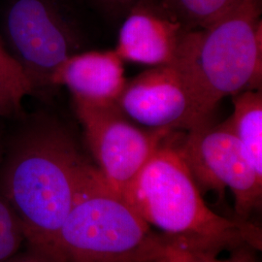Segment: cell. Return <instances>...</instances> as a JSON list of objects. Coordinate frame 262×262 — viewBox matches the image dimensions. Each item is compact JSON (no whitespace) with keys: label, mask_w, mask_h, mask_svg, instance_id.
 <instances>
[{"label":"cell","mask_w":262,"mask_h":262,"mask_svg":"<svg viewBox=\"0 0 262 262\" xmlns=\"http://www.w3.org/2000/svg\"><path fill=\"white\" fill-rule=\"evenodd\" d=\"M117 106L132 122L149 129L188 131L212 122L201 115L174 64L150 67L127 81Z\"/></svg>","instance_id":"cell-8"},{"label":"cell","mask_w":262,"mask_h":262,"mask_svg":"<svg viewBox=\"0 0 262 262\" xmlns=\"http://www.w3.org/2000/svg\"><path fill=\"white\" fill-rule=\"evenodd\" d=\"M3 262H64L61 258L51 253L29 248L28 252L16 253Z\"/></svg>","instance_id":"cell-17"},{"label":"cell","mask_w":262,"mask_h":262,"mask_svg":"<svg viewBox=\"0 0 262 262\" xmlns=\"http://www.w3.org/2000/svg\"><path fill=\"white\" fill-rule=\"evenodd\" d=\"M123 60L115 50L83 51L64 60L52 85H64L74 103L93 107L116 105L126 84Z\"/></svg>","instance_id":"cell-10"},{"label":"cell","mask_w":262,"mask_h":262,"mask_svg":"<svg viewBox=\"0 0 262 262\" xmlns=\"http://www.w3.org/2000/svg\"><path fill=\"white\" fill-rule=\"evenodd\" d=\"M89 149L106 183L120 194L174 132L149 129L132 122L116 105L74 103Z\"/></svg>","instance_id":"cell-7"},{"label":"cell","mask_w":262,"mask_h":262,"mask_svg":"<svg viewBox=\"0 0 262 262\" xmlns=\"http://www.w3.org/2000/svg\"><path fill=\"white\" fill-rule=\"evenodd\" d=\"M94 167L70 131L53 118L39 117L20 132L5 161L1 187L29 248L60 258L59 231Z\"/></svg>","instance_id":"cell-1"},{"label":"cell","mask_w":262,"mask_h":262,"mask_svg":"<svg viewBox=\"0 0 262 262\" xmlns=\"http://www.w3.org/2000/svg\"><path fill=\"white\" fill-rule=\"evenodd\" d=\"M233 114L225 121L241 143L255 171L262 176V91L235 95Z\"/></svg>","instance_id":"cell-11"},{"label":"cell","mask_w":262,"mask_h":262,"mask_svg":"<svg viewBox=\"0 0 262 262\" xmlns=\"http://www.w3.org/2000/svg\"><path fill=\"white\" fill-rule=\"evenodd\" d=\"M64 262H159L186 253L151 229L95 166L59 231Z\"/></svg>","instance_id":"cell-4"},{"label":"cell","mask_w":262,"mask_h":262,"mask_svg":"<svg viewBox=\"0 0 262 262\" xmlns=\"http://www.w3.org/2000/svg\"><path fill=\"white\" fill-rule=\"evenodd\" d=\"M1 28L2 43L32 92L52 86L58 66L85 42L73 0H5Z\"/></svg>","instance_id":"cell-5"},{"label":"cell","mask_w":262,"mask_h":262,"mask_svg":"<svg viewBox=\"0 0 262 262\" xmlns=\"http://www.w3.org/2000/svg\"><path fill=\"white\" fill-rule=\"evenodd\" d=\"M26 241L17 215L4 198H0V262L19 253Z\"/></svg>","instance_id":"cell-13"},{"label":"cell","mask_w":262,"mask_h":262,"mask_svg":"<svg viewBox=\"0 0 262 262\" xmlns=\"http://www.w3.org/2000/svg\"><path fill=\"white\" fill-rule=\"evenodd\" d=\"M173 145L185 161L198 188L234 196L237 219L248 221L261 207L262 176L248 159L226 122H207L187 131Z\"/></svg>","instance_id":"cell-6"},{"label":"cell","mask_w":262,"mask_h":262,"mask_svg":"<svg viewBox=\"0 0 262 262\" xmlns=\"http://www.w3.org/2000/svg\"><path fill=\"white\" fill-rule=\"evenodd\" d=\"M253 248L250 246H242L235 249V253L227 259H217L215 255L207 254H191L185 253L182 256L183 262H256L252 254Z\"/></svg>","instance_id":"cell-16"},{"label":"cell","mask_w":262,"mask_h":262,"mask_svg":"<svg viewBox=\"0 0 262 262\" xmlns=\"http://www.w3.org/2000/svg\"><path fill=\"white\" fill-rule=\"evenodd\" d=\"M21 102L0 82V117H10L19 112Z\"/></svg>","instance_id":"cell-18"},{"label":"cell","mask_w":262,"mask_h":262,"mask_svg":"<svg viewBox=\"0 0 262 262\" xmlns=\"http://www.w3.org/2000/svg\"><path fill=\"white\" fill-rule=\"evenodd\" d=\"M105 19L122 23L126 15L143 0H84Z\"/></svg>","instance_id":"cell-15"},{"label":"cell","mask_w":262,"mask_h":262,"mask_svg":"<svg viewBox=\"0 0 262 262\" xmlns=\"http://www.w3.org/2000/svg\"><path fill=\"white\" fill-rule=\"evenodd\" d=\"M185 253H183V254H181V255H179L177 257H174V258H169V259H164V260H161V261L159 262H183L182 260V256L184 255Z\"/></svg>","instance_id":"cell-19"},{"label":"cell","mask_w":262,"mask_h":262,"mask_svg":"<svg viewBox=\"0 0 262 262\" xmlns=\"http://www.w3.org/2000/svg\"><path fill=\"white\" fill-rule=\"evenodd\" d=\"M261 0H242L210 27L189 31L173 63L206 121L227 95L260 90Z\"/></svg>","instance_id":"cell-3"},{"label":"cell","mask_w":262,"mask_h":262,"mask_svg":"<svg viewBox=\"0 0 262 262\" xmlns=\"http://www.w3.org/2000/svg\"><path fill=\"white\" fill-rule=\"evenodd\" d=\"M173 134L151 156L122 196L148 225L185 253L216 256L242 246L260 250L261 231L257 226L237 217L227 219L207 206L171 141Z\"/></svg>","instance_id":"cell-2"},{"label":"cell","mask_w":262,"mask_h":262,"mask_svg":"<svg viewBox=\"0 0 262 262\" xmlns=\"http://www.w3.org/2000/svg\"><path fill=\"white\" fill-rule=\"evenodd\" d=\"M242 0H162L188 31L208 28L225 17Z\"/></svg>","instance_id":"cell-12"},{"label":"cell","mask_w":262,"mask_h":262,"mask_svg":"<svg viewBox=\"0 0 262 262\" xmlns=\"http://www.w3.org/2000/svg\"><path fill=\"white\" fill-rule=\"evenodd\" d=\"M0 82L21 102L23 98L32 93L27 78L19 66L11 57L0 38Z\"/></svg>","instance_id":"cell-14"},{"label":"cell","mask_w":262,"mask_h":262,"mask_svg":"<svg viewBox=\"0 0 262 262\" xmlns=\"http://www.w3.org/2000/svg\"><path fill=\"white\" fill-rule=\"evenodd\" d=\"M188 32L162 0H143L122 20L115 51L130 62L173 64Z\"/></svg>","instance_id":"cell-9"}]
</instances>
